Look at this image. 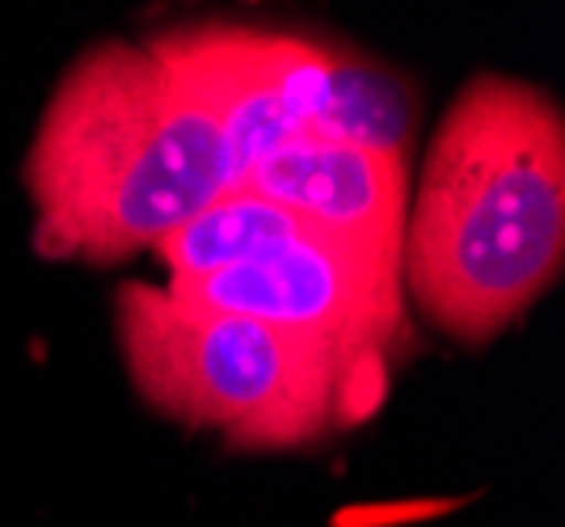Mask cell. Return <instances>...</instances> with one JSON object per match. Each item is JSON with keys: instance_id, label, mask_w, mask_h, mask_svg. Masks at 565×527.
Returning a JSON list of instances; mask_svg holds the SVG:
<instances>
[{"instance_id": "7a4b0ae2", "label": "cell", "mask_w": 565, "mask_h": 527, "mask_svg": "<svg viewBox=\"0 0 565 527\" xmlns=\"http://www.w3.org/2000/svg\"><path fill=\"white\" fill-rule=\"evenodd\" d=\"M30 245L51 262L115 266L157 249L233 191L203 101L157 43H97L43 106L22 165Z\"/></svg>"}, {"instance_id": "6da1fadb", "label": "cell", "mask_w": 565, "mask_h": 527, "mask_svg": "<svg viewBox=\"0 0 565 527\" xmlns=\"http://www.w3.org/2000/svg\"><path fill=\"white\" fill-rule=\"evenodd\" d=\"M565 262V115L519 76H472L439 122L405 212L401 283L456 342H490Z\"/></svg>"}, {"instance_id": "277c9868", "label": "cell", "mask_w": 565, "mask_h": 527, "mask_svg": "<svg viewBox=\"0 0 565 527\" xmlns=\"http://www.w3.org/2000/svg\"><path fill=\"white\" fill-rule=\"evenodd\" d=\"M166 288L199 309L266 321L384 363L409 342L401 245L308 233L275 258Z\"/></svg>"}, {"instance_id": "52a82bcc", "label": "cell", "mask_w": 565, "mask_h": 527, "mask_svg": "<svg viewBox=\"0 0 565 527\" xmlns=\"http://www.w3.org/2000/svg\"><path fill=\"white\" fill-rule=\"evenodd\" d=\"M308 233L312 228H305L291 212H282L279 203L262 198L249 186H233L215 194L182 228H173L152 254L166 266L169 283H194L236 266L275 258L279 249L296 245Z\"/></svg>"}, {"instance_id": "5b68a950", "label": "cell", "mask_w": 565, "mask_h": 527, "mask_svg": "<svg viewBox=\"0 0 565 527\" xmlns=\"http://www.w3.org/2000/svg\"><path fill=\"white\" fill-rule=\"evenodd\" d=\"M169 68L220 127L228 178H245L296 140H312L338 68V47L254 25H186L152 39Z\"/></svg>"}, {"instance_id": "8992f818", "label": "cell", "mask_w": 565, "mask_h": 527, "mask_svg": "<svg viewBox=\"0 0 565 527\" xmlns=\"http://www.w3.org/2000/svg\"><path fill=\"white\" fill-rule=\"evenodd\" d=\"M245 186L312 233L372 245H401L409 212L405 157L372 148L333 144V140H296L266 157Z\"/></svg>"}, {"instance_id": "3957f363", "label": "cell", "mask_w": 565, "mask_h": 527, "mask_svg": "<svg viewBox=\"0 0 565 527\" xmlns=\"http://www.w3.org/2000/svg\"><path fill=\"white\" fill-rule=\"evenodd\" d=\"M118 355L157 413L245 452H296L372 418L388 363L266 321L199 309L166 283H122Z\"/></svg>"}]
</instances>
